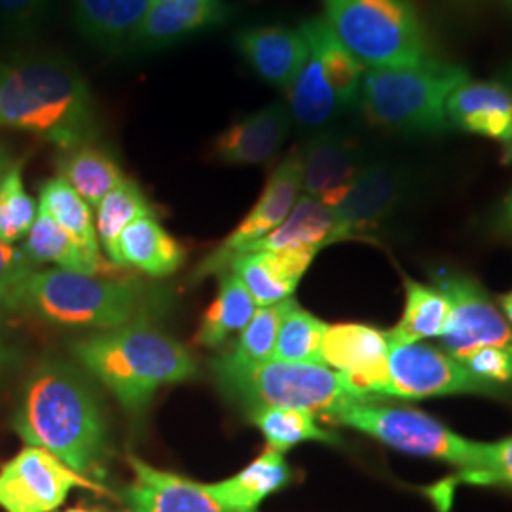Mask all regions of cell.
Returning <instances> with one entry per match:
<instances>
[{
    "mask_svg": "<svg viewBox=\"0 0 512 512\" xmlns=\"http://www.w3.org/2000/svg\"><path fill=\"white\" fill-rule=\"evenodd\" d=\"M404 311L399 323L385 330L389 344H416L440 338L450 321V302L433 285L404 277Z\"/></svg>",
    "mask_w": 512,
    "mask_h": 512,
    "instance_id": "obj_28",
    "label": "cell"
},
{
    "mask_svg": "<svg viewBox=\"0 0 512 512\" xmlns=\"http://www.w3.org/2000/svg\"><path fill=\"white\" fill-rule=\"evenodd\" d=\"M256 302L245 289L238 275L226 272L220 277L219 293L203 313L196 344L202 348L217 349L255 315Z\"/></svg>",
    "mask_w": 512,
    "mask_h": 512,
    "instance_id": "obj_30",
    "label": "cell"
},
{
    "mask_svg": "<svg viewBox=\"0 0 512 512\" xmlns=\"http://www.w3.org/2000/svg\"><path fill=\"white\" fill-rule=\"evenodd\" d=\"M507 2H509V4H511V6H512V0H507Z\"/></svg>",
    "mask_w": 512,
    "mask_h": 512,
    "instance_id": "obj_48",
    "label": "cell"
},
{
    "mask_svg": "<svg viewBox=\"0 0 512 512\" xmlns=\"http://www.w3.org/2000/svg\"><path fill=\"white\" fill-rule=\"evenodd\" d=\"M293 298L277 302L272 306H260L239 334L236 349L232 351L234 357L245 363H266L274 359L275 340L281 319L287 308L291 306Z\"/></svg>",
    "mask_w": 512,
    "mask_h": 512,
    "instance_id": "obj_36",
    "label": "cell"
},
{
    "mask_svg": "<svg viewBox=\"0 0 512 512\" xmlns=\"http://www.w3.org/2000/svg\"><path fill=\"white\" fill-rule=\"evenodd\" d=\"M503 224L512 234V198H507L505 209H503Z\"/></svg>",
    "mask_w": 512,
    "mask_h": 512,
    "instance_id": "obj_44",
    "label": "cell"
},
{
    "mask_svg": "<svg viewBox=\"0 0 512 512\" xmlns=\"http://www.w3.org/2000/svg\"><path fill=\"white\" fill-rule=\"evenodd\" d=\"M302 192V165L298 148L275 167L247 217L239 222L236 230L220 243L209 256H205L194 272V279L228 272L230 264L243 255L253 243L272 234L275 228L289 217L294 203Z\"/></svg>",
    "mask_w": 512,
    "mask_h": 512,
    "instance_id": "obj_12",
    "label": "cell"
},
{
    "mask_svg": "<svg viewBox=\"0 0 512 512\" xmlns=\"http://www.w3.org/2000/svg\"><path fill=\"white\" fill-rule=\"evenodd\" d=\"M162 308L160 294L141 283L59 268L29 275L10 306L54 325L99 330L148 323Z\"/></svg>",
    "mask_w": 512,
    "mask_h": 512,
    "instance_id": "obj_4",
    "label": "cell"
},
{
    "mask_svg": "<svg viewBox=\"0 0 512 512\" xmlns=\"http://www.w3.org/2000/svg\"><path fill=\"white\" fill-rule=\"evenodd\" d=\"M507 154H509V160L512 162V147L507 148ZM509 198H512V194Z\"/></svg>",
    "mask_w": 512,
    "mask_h": 512,
    "instance_id": "obj_47",
    "label": "cell"
},
{
    "mask_svg": "<svg viewBox=\"0 0 512 512\" xmlns=\"http://www.w3.org/2000/svg\"><path fill=\"white\" fill-rule=\"evenodd\" d=\"M329 325L294 300L277 330L274 359L287 363H321V344Z\"/></svg>",
    "mask_w": 512,
    "mask_h": 512,
    "instance_id": "obj_34",
    "label": "cell"
},
{
    "mask_svg": "<svg viewBox=\"0 0 512 512\" xmlns=\"http://www.w3.org/2000/svg\"><path fill=\"white\" fill-rule=\"evenodd\" d=\"M389 399H435L484 395L501 399L490 385L475 378L454 355L429 344H389Z\"/></svg>",
    "mask_w": 512,
    "mask_h": 512,
    "instance_id": "obj_10",
    "label": "cell"
},
{
    "mask_svg": "<svg viewBox=\"0 0 512 512\" xmlns=\"http://www.w3.org/2000/svg\"><path fill=\"white\" fill-rule=\"evenodd\" d=\"M293 129L285 101L255 110L226 129L211 145V158L224 165H264L274 160Z\"/></svg>",
    "mask_w": 512,
    "mask_h": 512,
    "instance_id": "obj_15",
    "label": "cell"
},
{
    "mask_svg": "<svg viewBox=\"0 0 512 512\" xmlns=\"http://www.w3.org/2000/svg\"><path fill=\"white\" fill-rule=\"evenodd\" d=\"M505 80H507V86L512 90V65L509 67V71L505 73Z\"/></svg>",
    "mask_w": 512,
    "mask_h": 512,
    "instance_id": "obj_46",
    "label": "cell"
},
{
    "mask_svg": "<svg viewBox=\"0 0 512 512\" xmlns=\"http://www.w3.org/2000/svg\"><path fill=\"white\" fill-rule=\"evenodd\" d=\"M234 48L262 82L283 92L293 84L310 54L300 27L285 25L243 27L234 35Z\"/></svg>",
    "mask_w": 512,
    "mask_h": 512,
    "instance_id": "obj_17",
    "label": "cell"
},
{
    "mask_svg": "<svg viewBox=\"0 0 512 512\" xmlns=\"http://www.w3.org/2000/svg\"><path fill=\"white\" fill-rule=\"evenodd\" d=\"M12 167V162H10V154H8V150L0 145V179L6 175V171Z\"/></svg>",
    "mask_w": 512,
    "mask_h": 512,
    "instance_id": "obj_43",
    "label": "cell"
},
{
    "mask_svg": "<svg viewBox=\"0 0 512 512\" xmlns=\"http://www.w3.org/2000/svg\"><path fill=\"white\" fill-rule=\"evenodd\" d=\"M450 128L512 147V90L503 82L467 80L446 103Z\"/></svg>",
    "mask_w": 512,
    "mask_h": 512,
    "instance_id": "obj_19",
    "label": "cell"
},
{
    "mask_svg": "<svg viewBox=\"0 0 512 512\" xmlns=\"http://www.w3.org/2000/svg\"><path fill=\"white\" fill-rule=\"evenodd\" d=\"M61 512H112L105 511V509H90V507H71V509H65Z\"/></svg>",
    "mask_w": 512,
    "mask_h": 512,
    "instance_id": "obj_45",
    "label": "cell"
},
{
    "mask_svg": "<svg viewBox=\"0 0 512 512\" xmlns=\"http://www.w3.org/2000/svg\"><path fill=\"white\" fill-rule=\"evenodd\" d=\"M304 196L336 207L349 186L378 154L348 131L332 128L315 133L298 148Z\"/></svg>",
    "mask_w": 512,
    "mask_h": 512,
    "instance_id": "obj_14",
    "label": "cell"
},
{
    "mask_svg": "<svg viewBox=\"0 0 512 512\" xmlns=\"http://www.w3.org/2000/svg\"><path fill=\"white\" fill-rule=\"evenodd\" d=\"M476 486H501L512 490V435L484 446V463L478 471L459 475Z\"/></svg>",
    "mask_w": 512,
    "mask_h": 512,
    "instance_id": "obj_39",
    "label": "cell"
},
{
    "mask_svg": "<svg viewBox=\"0 0 512 512\" xmlns=\"http://www.w3.org/2000/svg\"><path fill=\"white\" fill-rule=\"evenodd\" d=\"M37 217V202L23 186L21 164H14L0 179V241L14 245L25 239Z\"/></svg>",
    "mask_w": 512,
    "mask_h": 512,
    "instance_id": "obj_35",
    "label": "cell"
},
{
    "mask_svg": "<svg viewBox=\"0 0 512 512\" xmlns=\"http://www.w3.org/2000/svg\"><path fill=\"white\" fill-rule=\"evenodd\" d=\"M211 372L220 393L247 416L260 408H298L329 420L340 408L357 403L342 376L319 363H245L222 353L211 361Z\"/></svg>",
    "mask_w": 512,
    "mask_h": 512,
    "instance_id": "obj_6",
    "label": "cell"
},
{
    "mask_svg": "<svg viewBox=\"0 0 512 512\" xmlns=\"http://www.w3.org/2000/svg\"><path fill=\"white\" fill-rule=\"evenodd\" d=\"M0 128L69 150L95 143L101 122L88 80L67 57L18 52L0 59Z\"/></svg>",
    "mask_w": 512,
    "mask_h": 512,
    "instance_id": "obj_1",
    "label": "cell"
},
{
    "mask_svg": "<svg viewBox=\"0 0 512 512\" xmlns=\"http://www.w3.org/2000/svg\"><path fill=\"white\" fill-rule=\"evenodd\" d=\"M471 78L458 63L431 59L408 69H368L359 109L374 128L403 137H437L450 131L446 103Z\"/></svg>",
    "mask_w": 512,
    "mask_h": 512,
    "instance_id": "obj_5",
    "label": "cell"
},
{
    "mask_svg": "<svg viewBox=\"0 0 512 512\" xmlns=\"http://www.w3.org/2000/svg\"><path fill=\"white\" fill-rule=\"evenodd\" d=\"M293 482V469L285 456L274 448L264 450L238 475L215 484H203L205 492L226 509L238 512H256L258 505L281 492Z\"/></svg>",
    "mask_w": 512,
    "mask_h": 512,
    "instance_id": "obj_24",
    "label": "cell"
},
{
    "mask_svg": "<svg viewBox=\"0 0 512 512\" xmlns=\"http://www.w3.org/2000/svg\"><path fill=\"white\" fill-rule=\"evenodd\" d=\"M329 421L346 425L408 456L452 465L459 475L478 471L484 463V442L465 439L444 423L414 408L351 403L330 416Z\"/></svg>",
    "mask_w": 512,
    "mask_h": 512,
    "instance_id": "obj_8",
    "label": "cell"
},
{
    "mask_svg": "<svg viewBox=\"0 0 512 512\" xmlns=\"http://www.w3.org/2000/svg\"><path fill=\"white\" fill-rule=\"evenodd\" d=\"M334 243H340V226L334 207L310 196H300L289 217L272 234L253 243L245 253L304 251L317 255L321 249Z\"/></svg>",
    "mask_w": 512,
    "mask_h": 512,
    "instance_id": "obj_22",
    "label": "cell"
},
{
    "mask_svg": "<svg viewBox=\"0 0 512 512\" xmlns=\"http://www.w3.org/2000/svg\"><path fill=\"white\" fill-rule=\"evenodd\" d=\"M10 357H12V353H10V349L4 344V340L0 336V376L6 370V366L10 365Z\"/></svg>",
    "mask_w": 512,
    "mask_h": 512,
    "instance_id": "obj_42",
    "label": "cell"
},
{
    "mask_svg": "<svg viewBox=\"0 0 512 512\" xmlns=\"http://www.w3.org/2000/svg\"><path fill=\"white\" fill-rule=\"evenodd\" d=\"M315 256L304 251H251L239 255L228 272L238 275L258 306H272L293 298Z\"/></svg>",
    "mask_w": 512,
    "mask_h": 512,
    "instance_id": "obj_21",
    "label": "cell"
},
{
    "mask_svg": "<svg viewBox=\"0 0 512 512\" xmlns=\"http://www.w3.org/2000/svg\"><path fill=\"white\" fill-rule=\"evenodd\" d=\"M249 421L264 435L268 448L287 452L302 442H321L327 446H340L342 439L323 429L315 414L298 408H260L249 414Z\"/></svg>",
    "mask_w": 512,
    "mask_h": 512,
    "instance_id": "obj_31",
    "label": "cell"
},
{
    "mask_svg": "<svg viewBox=\"0 0 512 512\" xmlns=\"http://www.w3.org/2000/svg\"><path fill=\"white\" fill-rule=\"evenodd\" d=\"M389 340L385 330L365 323L329 325L321 344V363L334 368L357 403L389 399Z\"/></svg>",
    "mask_w": 512,
    "mask_h": 512,
    "instance_id": "obj_11",
    "label": "cell"
},
{
    "mask_svg": "<svg viewBox=\"0 0 512 512\" xmlns=\"http://www.w3.org/2000/svg\"><path fill=\"white\" fill-rule=\"evenodd\" d=\"M57 169L59 177L71 184L90 207H97L112 188L126 179L118 160L95 143L63 150L57 158Z\"/></svg>",
    "mask_w": 512,
    "mask_h": 512,
    "instance_id": "obj_27",
    "label": "cell"
},
{
    "mask_svg": "<svg viewBox=\"0 0 512 512\" xmlns=\"http://www.w3.org/2000/svg\"><path fill=\"white\" fill-rule=\"evenodd\" d=\"M14 429L86 480L105 478L109 427L92 385L74 366L48 361L35 368L23 385Z\"/></svg>",
    "mask_w": 512,
    "mask_h": 512,
    "instance_id": "obj_2",
    "label": "cell"
},
{
    "mask_svg": "<svg viewBox=\"0 0 512 512\" xmlns=\"http://www.w3.org/2000/svg\"><path fill=\"white\" fill-rule=\"evenodd\" d=\"M285 93V103L293 126L308 137L334 128L336 120L344 114L336 101V95L330 90L321 61L311 48L306 63Z\"/></svg>",
    "mask_w": 512,
    "mask_h": 512,
    "instance_id": "obj_26",
    "label": "cell"
},
{
    "mask_svg": "<svg viewBox=\"0 0 512 512\" xmlns=\"http://www.w3.org/2000/svg\"><path fill=\"white\" fill-rule=\"evenodd\" d=\"M152 0H73L78 33L109 55L137 52Z\"/></svg>",
    "mask_w": 512,
    "mask_h": 512,
    "instance_id": "obj_20",
    "label": "cell"
},
{
    "mask_svg": "<svg viewBox=\"0 0 512 512\" xmlns=\"http://www.w3.org/2000/svg\"><path fill=\"white\" fill-rule=\"evenodd\" d=\"M31 274L33 262L23 253V249L0 241V306L10 310L21 283Z\"/></svg>",
    "mask_w": 512,
    "mask_h": 512,
    "instance_id": "obj_40",
    "label": "cell"
},
{
    "mask_svg": "<svg viewBox=\"0 0 512 512\" xmlns=\"http://www.w3.org/2000/svg\"><path fill=\"white\" fill-rule=\"evenodd\" d=\"M418 173L404 160L376 156L334 207L340 241L376 236L416 194Z\"/></svg>",
    "mask_w": 512,
    "mask_h": 512,
    "instance_id": "obj_9",
    "label": "cell"
},
{
    "mask_svg": "<svg viewBox=\"0 0 512 512\" xmlns=\"http://www.w3.org/2000/svg\"><path fill=\"white\" fill-rule=\"evenodd\" d=\"M325 21L368 69H408L431 61V44L410 0H321Z\"/></svg>",
    "mask_w": 512,
    "mask_h": 512,
    "instance_id": "obj_7",
    "label": "cell"
},
{
    "mask_svg": "<svg viewBox=\"0 0 512 512\" xmlns=\"http://www.w3.org/2000/svg\"><path fill=\"white\" fill-rule=\"evenodd\" d=\"M54 0H0V25L14 37H31L46 23Z\"/></svg>",
    "mask_w": 512,
    "mask_h": 512,
    "instance_id": "obj_38",
    "label": "cell"
},
{
    "mask_svg": "<svg viewBox=\"0 0 512 512\" xmlns=\"http://www.w3.org/2000/svg\"><path fill=\"white\" fill-rule=\"evenodd\" d=\"M110 262L135 268L150 277H165L183 266L184 249L156 217H143L124 228Z\"/></svg>",
    "mask_w": 512,
    "mask_h": 512,
    "instance_id": "obj_23",
    "label": "cell"
},
{
    "mask_svg": "<svg viewBox=\"0 0 512 512\" xmlns=\"http://www.w3.org/2000/svg\"><path fill=\"white\" fill-rule=\"evenodd\" d=\"M128 463L133 480L118 495L129 512H238L220 505L203 484L156 469L133 454Z\"/></svg>",
    "mask_w": 512,
    "mask_h": 512,
    "instance_id": "obj_16",
    "label": "cell"
},
{
    "mask_svg": "<svg viewBox=\"0 0 512 512\" xmlns=\"http://www.w3.org/2000/svg\"><path fill=\"white\" fill-rule=\"evenodd\" d=\"M74 355L128 414H141L156 391L194 378L198 366L181 342L148 323L101 330L74 344Z\"/></svg>",
    "mask_w": 512,
    "mask_h": 512,
    "instance_id": "obj_3",
    "label": "cell"
},
{
    "mask_svg": "<svg viewBox=\"0 0 512 512\" xmlns=\"http://www.w3.org/2000/svg\"><path fill=\"white\" fill-rule=\"evenodd\" d=\"M23 253L33 264L50 262L59 270L95 275L109 270L103 260L88 255L71 234H67L50 215L38 211V217L25 236Z\"/></svg>",
    "mask_w": 512,
    "mask_h": 512,
    "instance_id": "obj_29",
    "label": "cell"
},
{
    "mask_svg": "<svg viewBox=\"0 0 512 512\" xmlns=\"http://www.w3.org/2000/svg\"><path fill=\"white\" fill-rule=\"evenodd\" d=\"M95 209V230L109 258L126 226L133 220L156 217V207L150 203L143 188L129 177L112 188Z\"/></svg>",
    "mask_w": 512,
    "mask_h": 512,
    "instance_id": "obj_33",
    "label": "cell"
},
{
    "mask_svg": "<svg viewBox=\"0 0 512 512\" xmlns=\"http://www.w3.org/2000/svg\"><path fill=\"white\" fill-rule=\"evenodd\" d=\"M236 16L228 0H152L137 52H158L222 27Z\"/></svg>",
    "mask_w": 512,
    "mask_h": 512,
    "instance_id": "obj_18",
    "label": "cell"
},
{
    "mask_svg": "<svg viewBox=\"0 0 512 512\" xmlns=\"http://www.w3.org/2000/svg\"><path fill=\"white\" fill-rule=\"evenodd\" d=\"M74 488H95L44 448L27 446L0 467V509L55 512Z\"/></svg>",
    "mask_w": 512,
    "mask_h": 512,
    "instance_id": "obj_13",
    "label": "cell"
},
{
    "mask_svg": "<svg viewBox=\"0 0 512 512\" xmlns=\"http://www.w3.org/2000/svg\"><path fill=\"white\" fill-rule=\"evenodd\" d=\"M300 31L304 33L311 50L319 57L330 90L336 95L342 112H357L365 67L336 38L325 18L302 21Z\"/></svg>",
    "mask_w": 512,
    "mask_h": 512,
    "instance_id": "obj_25",
    "label": "cell"
},
{
    "mask_svg": "<svg viewBox=\"0 0 512 512\" xmlns=\"http://www.w3.org/2000/svg\"><path fill=\"white\" fill-rule=\"evenodd\" d=\"M40 211L50 215L67 234H71L88 255L101 260L92 209L71 184L61 177L44 181L40 186Z\"/></svg>",
    "mask_w": 512,
    "mask_h": 512,
    "instance_id": "obj_32",
    "label": "cell"
},
{
    "mask_svg": "<svg viewBox=\"0 0 512 512\" xmlns=\"http://www.w3.org/2000/svg\"><path fill=\"white\" fill-rule=\"evenodd\" d=\"M480 382L490 385L499 397L512 391V349L482 348L458 359Z\"/></svg>",
    "mask_w": 512,
    "mask_h": 512,
    "instance_id": "obj_37",
    "label": "cell"
},
{
    "mask_svg": "<svg viewBox=\"0 0 512 512\" xmlns=\"http://www.w3.org/2000/svg\"><path fill=\"white\" fill-rule=\"evenodd\" d=\"M497 302H499V310L505 315V319L511 323L512 327V291H509L507 294H501L497 298Z\"/></svg>",
    "mask_w": 512,
    "mask_h": 512,
    "instance_id": "obj_41",
    "label": "cell"
}]
</instances>
